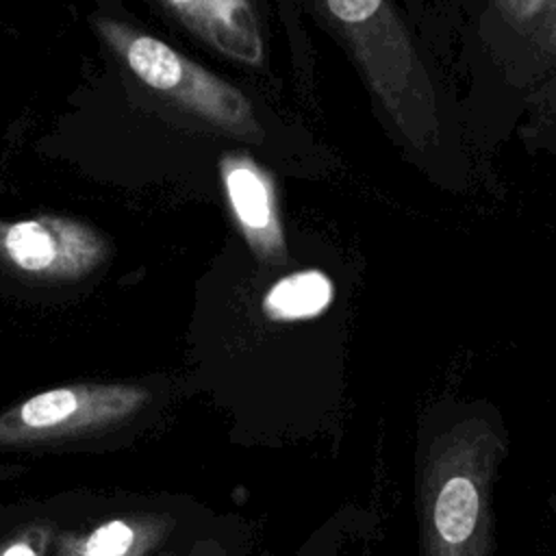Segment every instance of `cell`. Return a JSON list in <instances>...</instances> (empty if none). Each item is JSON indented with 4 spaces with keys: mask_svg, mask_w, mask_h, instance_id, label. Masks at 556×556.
<instances>
[{
    "mask_svg": "<svg viewBox=\"0 0 556 556\" xmlns=\"http://www.w3.org/2000/svg\"><path fill=\"white\" fill-rule=\"evenodd\" d=\"M163 532V517H115L87 532L67 536L59 547V556H143Z\"/></svg>",
    "mask_w": 556,
    "mask_h": 556,
    "instance_id": "cell-8",
    "label": "cell"
},
{
    "mask_svg": "<svg viewBox=\"0 0 556 556\" xmlns=\"http://www.w3.org/2000/svg\"><path fill=\"white\" fill-rule=\"evenodd\" d=\"M98 28L146 87L178 102L222 132L250 143H265L267 130L241 89L152 35L113 20H102Z\"/></svg>",
    "mask_w": 556,
    "mask_h": 556,
    "instance_id": "cell-2",
    "label": "cell"
},
{
    "mask_svg": "<svg viewBox=\"0 0 556 556\" xmlns=\"http://www.w3.org/2000/svg\"><path fill=\"white\" fill-rule=\"evenodd\" d=\"M486 460L478 452L445 450L428 480V556H484Z\"/></svg>",
    "mask_w": 556,
    "mask_h": 556,
    "instance_id": "cell-4",
    "label": "cell"
},
{
    "mask_svg": "<svg viewBox=\"0 0 556 556\" xmlns=\"http://www.w3.org/2000/svg\"><path fill=\"white\" fill-rule=\"evenodd\" d=\"M48 543V530L43 526H30L11 541L0 545V556H43Z\"/></svg>",
    "mask_w": 556,
    "mask_h": 556,
    "instance_id": "cell-11",
    "label": "cell"
},
{
    "mask_svg": "<svg viewBox=\"0 0 556 556\" xmlns=\"http://www.w3.org/2000/svg\"><path fill=\"white\" fill-rule=\"evenodd\" d=\"M150 391L128 382H80L41 391L0 413V447L98 434L132 419Z\"/></svg>",
    "mask_w": 556,
    "mask_h": 556,
    "instance_id": "cell-3",
    "label": "cell"
},
{
    "mask_svg": "<svg viewBox=\"0 0 556 556\" xmlns=\"http://www.w3.org/2000/svg\"><path fill=\"white\" fill-rule=\"evenodd\" d=\"M200 41L252 70L267 65L265 24L254 0H163Z\"/></svg>",
    "mask_w": 556,
    "mask_h": 556,
    "instance_id": "cell-6",
    "label": "cell"
},
{
    "mask_svg": "<svg viewBox=\"0 0 556 556\" xmlns=\"http://www.w3.org/2000/svg\"><path fill=\"white\" fill-rule=\"evenodd\" d=\"M222 182L239 230L265 263H285L287 245L269 176L248 156L222 159Z\"/></svg>",
    "mask_w": 556,
    "mask_h": 556,
    "instance_id": "cell-7",
    "label": "cell"
},
{
    "mask_svg": "<svg viewBox=\"0 0 556 556\" xmlns=\"http://www.w3.org/2000/svg\"><path fill=\"white\" fill-rule=\"evenodd\" d=\"M106 256V239L83 222L59 215L0 219V261L20 274L76 280L102 265Z\"/></svg>",
    "mask_w": 556,
    "mask_h": 556,
    "instance_id": "cell-5",
    "label": "cell"
},
{
    "mask_svg": "<svg viewBox=\"0 0 556 556\" xmlns=\"http://www.w3.org/2000/svg\"><path fill=\"white\" fill-rule=\"evenodd\" d=\"M543 30H545V35H547V43H549L552 48H556V2H554V7L549 9L547 17L543 20Z\"/></svg>",
    "mask_w": 556,
    "mask_h": 556,
    "instance_id": "cell-13",
    "label": "cell"
},
{
    "mask_svg": "<svg viewBox=\"0 0 556 556\" xmlns=\"http://www.w3.org/2000/svg\"><path fill=\"white\" fill-rule=\"evenodd\" d=\"M556 0H495L500 13L513 22L515 26L534 24L536 20H545Z\"/></svg>",
    "mask_w": 556,
    "mask_h": 556,
    "instance_id": "cell-10",
    "label": "cell"
},
{
    "mask_svg": "<svg viewBox=\"0 0 556 556\" xmlns=\"http://www.w3.org/2000/svg\"><path fill=\"white\" fill-rule=\"evenodd\" d=\"M339 539H341V523L332 519L330 523H326L324 530L311 536V541L295 556H334Z\"/></svg>",
    "mask_w": 556,
    "mask_h": 556,
    "instance_id": "cell-12",
    "label": "cell"
},
{
    "mask_svg": "<svg viewBox=\"0 0 556 556\" xmlns=\"http://www.w3.org/2000/svg\"><path fill=\"white\" fill-rule=\"evenodd\" d=\"M332 282L319 269H302L280 278L263 298L267 317L280 321L319 315L332 300Z\"/></svg>",
    "mask_w": 556,
    "mask_h": 556,
    "instance_id": "cell-9",
    "label": "cell"
},
{
    "mask_svg": "<svg viewBox=\"0 0 556 556\" xmlns=\"http://www.w3.org/2000/svg\"><path fill=\"white\" fill-rule=\"evenodd\" d=\"M311 7L345 48L402 143L421 159L439 156L441 93L393 0H311Z\"/></svg>",
    "mask_w": 556,
    "mask_h": 556,
    "instance_id": "cell-1",
    "label": "cell"
}]
</instances>
